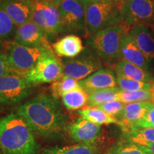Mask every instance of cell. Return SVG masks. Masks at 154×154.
Masks as SVG:
<instances>
[{
    "mask_svg": "<svg viewBox=\"0 0 154 154\" xmlns=\"http://www.w3.org/2000/svg\"><path fill=\"white\" fill-rule=\"evenodd\" d=\"M17 113L34 133L47 139H61L67 130L66 116L59 100L53 96L38 94L21 106Z\"/></svg>",
    "mask_w": 154,
    "mask_h": 154,
    "instance_id": "1",
    "label": "cell"
},
{
    "mask_svg": "<svg viewBox=\"0 0 154 154\" xmlns=\"http://www.w3.org/2000/svg\"><path fill=\"white\" fill-rule=\"evenodd\" d=\"M39 146L29 125L17 113L0 119V149L3 154H37Z\"/></svg>",
    "mask_w": 154,
    "mask_h": 154,
    "instance_id": "2",
    "label": "cell"
},
{
    "mask_svg": "<svg viewBox=\"0 0 154 154\" xmlns=\"http://www.w3.org/2000/svg\"><path fill=\"white\" fill-rule=\"evenodd\" d=\"M121 23L119 4L113 0H101L86 7V38Z\"/></svg>",
    "mask_w": 154,
    "mask_h": 154,
    "instance_id": "3",
    "label": "cell"
},
{
    "mask_svg": "<svg viewBox=\"0 0 154 154\" xmlns=\"http://www.w3.org/2000/svg\"><path fill=\"white\" fill-rule=\"evenodd\" d=\"M5 51L13 72L22 76L27 74L42 57L54 52L51 47H26L14 41L6 42Z\"/></svg>",
    "mask_w": 154,
    "mask_h": 154,
    "instance_id": "4",
    "label": "cell"
},
{
    "mask_svg": "<svg viewBox=\"0 0 154 154\" xmlns=\"http://www.w3.org/2000/svg\"><path fill=\"white\" fill-rule=\"evenodd\" d=\"M125 33L120 25L112 26L90 36L87 44L101 60L113 61L120 59L121 40Z\"/></svg>",
    "mask_w": 154,
    "mask_h": 154,
    "instance_id": "5",
    "label": "cell"
},
{
    "mask_svg": "<svg viewBox=\"0 0 154 154\" xmlns=\"http://www.w3.org/2000/svg\"><path fill=\"white\" fill-rule=\"evenodd\" d=\"M119 11L126 33L138 26H154V0H126L119 4Z\"/></svg>",
    "mask_w": 154,
    "mask_h": 154,
    "instance_id": "6",
    "label": "cell"
},
{
    "mask_svg": "<svg viewBox=\"0 0 154 154\" xmlns=\"http://www.w3.org/2000/svg\"><path fill=\"white\" fill-rule=\"evenodd\" d=\"M32 21L43 31L48 41H54L59 34H62L61 17L58 7L37 0H32Z\"/></svg>",
    "mask_w": 154,
    "mask_h": 154,
    "instance_id": "7",
    "label": "cell"
},
{
    "mask_svg": "<svg viewBox=\"0 0 154 154\" xmlns=\"http://www.w3.org/2000/svg\"><path fill=\"white\" fill-rule=\"evenodd\" d=\"M58 9L62 34H79L86 37L85 5L80 0H63Z\"/></svg>",
    "mask_w": 154,
    "mask_h": 154,
    "instance_id": "8",
    "label": "cell"
},
{
    "mask_svg": "<svg viewBox=\"0 0 154 154\" xmlns=\"http://www.w3.org/2000/svg\"><path fill=\"white\" fill-rule=\"evenodd\" d=\"M63 75L76 80H83L101 69V59L91 49H84L77 57L62 61Z\"/></svg>",
    "mask_w": 154,
    "mask_h": 154,
    "instance_id": "9",
    "label": "cell"
},
{
    "mask_svg": "<svg viewBox=\"0 0 154 154\" xmlns=\"http://www.w3.org/2000/svg\"><path fill=\"white\" fill-rule=\"evenodd\" d=\"M63 75L62 61L53 52L42 57L24 77L32 84H38L53 83Z\"/></svg>",
    "mask_w": 154,
    "mask_h": 154,
    "instance_id": "10",
    "label": "cell"
},
{
    "mask_svg": "<svg viewBox=\"0 0 154 154\" xmlns=\"http://www.w3.org/2000/svg\"><path fill=\"white\" fill-rule=\"evenodd\" d=\"M32 84L24 76L6 75L0 76V104L14 105L29 95Z\"/></svg>",
    "mask_w": 154,
    "mask_h": 154,
    "instance_id": "11",
    "label": "cell"
},
{
    "mask_svg": "<svg viewBox=\"0 0 154 154\" xmlns=\"http://www.w3.org/2000/svg\"><path fill=\"white\" fill-rule=\"evenodd\" d=\"M69 136L79 143H94L100 138L102 129L100 125L81 117L67 126Z\"/></svg>",
    "mask_w": 154,
    "mask_h": 154,
    "instance_id": "12",
    "label": "cell"
},
{
    "mask_svg": "<svg viewBox=\"0 0 154 154\" xmlns=\"http://www.w3.org/2000/svg\"><path fill=\"white\" fill-rule=\"evenodd\" d=\"M153 106L154 103L151 101L125 104L124 110L117 117L119 125L124 134L131 131L134 125L143 119Z\"/></svg>",
    "mask_w": 154,
    "mask_h": 154,
    "instance_id": "13",
    "label": "cell"
},
{
    "mask_svg": "<svg viewBox=\"0 0 154 154\" xmlns=\"http://www.w3.org/2000/svg\"><path fill=\"white\" fill-rule=\"evenodd\" d=\"M14 42L26 47H50L43 31L32 21L18 26Z\"/></svg>",
    "mask_w": 154,
    "mask_h": 154,
    "instance_id": "14",
    "label": "cell"
},
{
    "mask_svg": "<svg viewBox=\"0 0 154 154\" xmlns=\"http://www.w3.org/2000/svg\"><path fill=\"white\" fill-rule=\"evenodd\" d=\"M0 6L17 26L32 21V0H0Z\"/></svg>",
    "mask_w": 154,
    "mask_h": 154,
    "instance_id": "15",
    "label": "cell"
},
{
    "mask_svg": "<svg viewBox=\"0 0 154 154\" xmlns=\"http://www.w3.org/2000/svg\"><path fill=\"white\" fill-rule=\"evenodd\" d=\"M79 84L81 87L87 94L96 90L116 87L118 86L114 72L110 69L105 68L100 69L87 78L79 81Z\"/></svg>",
    "mask_w": 154,
    "mask_h": 154,
    "instance_id": "16",
    "label": "cell"
},
{
    "mask_svg": "<svg viewBox=\"0 0 154 154\" xmlns=\"http://www.w3.org/2000/svg\"><path fill=\"white\" fill-rule=\"evenodd\" d=\"M120 60L131 63L146 70L149 69L150 62L146 59L128 33H125L121 40Z\"/></svg>",
    "mask_w": 154,
    "mask_h": 154,
    "instance_id": "17",
    "label": "cell"
},
{
    "mask_svg": "<svg viewBox=\"0 0 154 154\" xmlns=\"http://www.w3.org/2000/svg\"><path fill=\"white\" fill-rule=\"evenodd\" d=\"M133 41L149 62L154 59V37L149 26H138L128 32Z\"/></svg>",
    "mask_w": 154,
    "mask_h": 154,
    "instance_id": "18",
    "label": "cell"
},
{
    "mask_svg": "<svg viewBox=\"0 0 154 154\" xmlns=\"http://www.w3.org/2000/svg\"><path fill=\"white\" fill-rule=\"evenodd\" d=\"M54 54L61 57L72 59L84 50L82 40L76 34H68L59 39L52 45Z\"/></svg>",
    "mask_w": 154,
    "mask_h": 154,
    "instance_id": "19",
    "label": "cell"
},
{
    "mask_svg": "<svg viewBox=\"0 0 154 154\" xmlns=\"http://www.w3.org/2000/svg\"><path fill=\"white\" fill-rule=\"evenodd\" d=\"M116 76L138 82L151 83L154 81V76L149 72L132 63L120 60L114 65Z\"/></svg>",
    "mask_w": 154,
    "mask_h": 154,
    "instance_id": "20",
    "label": "cell"
},
{
    "mask_svg": "<svg viewBox=\"0 0 154 154\" xmlns=\"http://www.w3.org/2000/svg\"><path fill=\"white\" fill-rule=\"evenodd\" d=\"M99 148L96 143H77L65 146L45 148L41 154H99Z\"/></svg>",
    "mask_w": 154,
    "mask_h": 154,
    "instance_id": "21",
    "label": "cell"
},
{
    "mask_svg": "<svg viewBox=\"0 0 154 154\" xmlns=\"http://www.w3.org/2000/svg\"><path fill=\"white\" fill-rule=\"evenodd\" d=\"M61 98L64 106L70 111L78 110L88 105V95L82 87L63 94Z\"/></svg>",
    "mask_w": 154,
    "mask_h": 154,
    "instance_id": "22",
    "label": "cell"
},
{
    "mask_svg": "<svg viewBox=\"0 0 154 154\" xmlns=\"http://www.w3.org/2000/svg\"><path fill=\"white\" fill-rule=\"evenodd\" d=\"M120 91V88L116 86L89 92L88 93V106L89 108L96 107L107 102L118 100Z\"/></svg>",
    "mask_w": 154,
    "mask_h": 154,
    "instance_id": "23",
    "label": "cell"
},
{
    "mask_svg": "<svg viewBox=\"0 0 154 154\" xmlns=\"http://www.w3.org/2000/svg\"><path fill=\"white\" fill-rule=\"evenodd\" d=\"M78 113L82 118L91 121L92 123L98 124H119V120L114 116L109 115L101 109L96 107H91L79 110Z\"/></svg>",
    "mask_w": 154,
    "mask_h": 154,
    "instance_id": "24",
    "label": "cell"
},
{
    "mask_svg": "<svg viewBox=\"0 0 154 154\" xmlns=\"http://www.w3.org/2000/svg\"><path fill=\"white\" fill-rule=\"evenodd\" d=\"M79 87H81L79 81L63 75L59 79L52 83L50 86V90L51 96L58 99L61 97L63 94Z\"/></svg>",
    "mask_w": 154,
    "mask_h": 154,
    "instance_id": "25",
    "label": "cell"
},
{
    "mask_svg": "<svg viewBox=\"0 0 154 154\" xmlns=\"http://www.w3.org/2000/svg\"><path fill=\"white\" fill-rule=\"evenodd\" d=\"M124 140L137 145L145 146L154 143V128H137L124 134Z\"/></svg>",
    "mask_w": 154,
    "mask_h": 154,
    "instance_id": "26",
    "label": "cell"
},
{
    "mask_svg": "<svg viewBox=\"0 0 154 154\" xmlns=\"http://www.w3.org/2000/svg\"><path fill=\"white\" fill-rule=\"evenodd\" d=\"M18 26L0 6V38L5 42H14Z\"/></svg>",
    "mask_w": 154,
    "mask_h": 154,
    "instance_id": "27",
    "label": "cell"
},
{
    "mask_svg": "<svg viewBox=\"0 0 154 154\" xmlns=\"http://www.w3.org/2000/svg\"><path fill=\"white\" fill-rule=\"evenodd\" d=\"M118 87L124 91H152L153 85L151 83L138 82L131 79L116 76Z\"/></svg>",
    "mask_w": 154,
    "mask_h": 154,
    "instance_id": "28",
    "label": "cell"
},
{
    "mask_svg": "<svg viewBox=\"0 0 154 154\" xmlns=\"http://www.w3.org/2000/svg\"><path fill=\"white\" fill-rule=\"evenodd\" d=\"M153 97L152 91H120L118 100L127 104L131 103L151 101Z\"/></svg>",
    "mask_w": 154,
    "mask_h": 154,
    "instance_id": "29",
    "label": "cell"
},
{
    "mask_svg": "<svg viewBox=\"0 0 154 154\" xmlns=\"http://www.w3.org/2000/svg\"><path fill=\"white\" fill-rule=\"evenodd\" d=\"M106 154H146L139 145L123 140L118 142Z\"/></svg>",
    "mask_w": 154,
    "mask_h": 154,
    "instance_id": "30",
    "label": "cell"
},
{
    "mask_svg": "<svg viewBox=\"0 0 154 154\" xmlns=\"http://www.w3.org/2000/svg\"><path fill=\"white\" fill-rule=\"evenodd\" d=\"M124 106L125 103H122L119 100H115V101H111L98 106L96 108L103 111L109 115L117 118L124 110Z\"/></svg>",
    "mask_w": 154,
    "mask_h": 154,
    "instance_id": "31",
    "label": "cell"
},
{
    "mask_svg": "<svg viewBox=\"0 0 154 154\" xmlns=\"http://www.w3.org/2000/svg\"><path fill=\"white\" fill-rule=\"evenodd\" d=\"M154 128V106L151 108V110L147 113V114L146 115V116L143 119H142L141 120L134 125L133 130L137 129V128Z\"/></svg>",
    "mask_w": 154,
    "mask_h": 154,
    "instance_id": "32",
    "label": "cell"
},
{
    "mask_svg": "<svg viewBox=\"0 0 154 154\" xmlns=\"http://www.w3.org/2000/svg\"><path fill=\"white\" fill-rule=\"evenodd\" d=\"M6 75H17L9 65L8 57L5 51L0 53V76Z\"/></svg>",
    "mask_w": 154,
    "mask_h": 154,
    "instance_id": "33",
    "label": "cell"
},
{
    "mask_svg": "<svg viewBox=\"0 0 154 154\" xmlns=\"http://www.w3.org/2000/svg\"><path fill=\"white\" fill-rule=\"evenodd\" d=\"M141 149L145 152L146 154H154V143H149L147 145H139Z\"/></svg>",
    "mask_w": 154,
    "mask_h": 154,
    "instance_id": "34",
    "label": "cell"
},
{
    "mask_svg": "<svg viewBox=\"0 0 154 154\" xmlns=\"http://www.w3.org/2000/svg\"><path fill=\"white\" fill-rule=\"evenodd\" d=\"M37 1L42 2H45L48 4H51L55 7H59L60 4L62 2L63 0H37Z\"/></svg>",
    "mask_w": 154,
    "mask_h": 154,
    "instance_id": "35",
    "label": "cell"
},
{
    "mask_svg": "<svg viewBox=\"0 0 154 154\" xmlns=\"http://www.w3.org/2000/svg\"><path fill=\"white\" fill-rule=\"evenodd\" d=\"M85 5V7L88 5H91V4L95 3V2H98L101 1V0H80Z\"/></svg>",
    "mask_w": 154,
    "mask_h": 154,
    "instance_id": "36",
    "label": "cell"
},
{
    "mask_svg": "<svg viewBox=\"0 0 154 154\" xmlns=\"http://www.w3.org/2000/svg\"><path fill=\"white\" fill-rule=\"evenodd\" d=\"M5 44L6 42L4 41L2 38H0V53L2 52V51H4V50H5Z\"/></svg>",
    "mask_w": 154,
    "mask_h": 154,
    "instance_id": "37",
    "label": "cell"
},
{
    "mask_svg": "<svg viewBox=\"0 0 154 154\" xmlns=\"http://www.w3.org/2000/svg\"><path fill=\"white\" fill-rule=\"evenodd\" d=\"M152 85H153V89H152V93H153V97H152L151 102L154 103V81L152 82Z\"/></svg>",
    "mask_w": 154,
    "mask_h": 154,
    "instance_id": "38",
    "label": "cell"
},
{
    "mask_svg": "<svg viewBox=\"0 0 154 154\" xmlns=\"http://www.w3.org/2000/svg\"><path fill=\"white\" fill-rule=\"evenodd\" d=\"M125 1H126V0H116L117 3H119V4H121V3L124 2H125Z\"/></svg>",
    "mask_w": 154,
    "mask_h": 154,
    "instance_id": "39",
    "label": "cell"
},
{
    "mask_svg": "<svg viewBox=\"0 0 154 154\" xmlns=\"http://www.w3.org/2000/svg\"><path fill=\"white\" fill-rule=\"evenodd\" d=\"M153 21H154V12H153Z\"/></svg>",
    "mask_w": 154,
    "mask_h": 154,
    "instance_id": "40",
    "label": "cell"
},
{
    "mask_svg": "<svg viewBox=\"0 0 154 154\" xmlns=\"http://www.w3.org/2000/svg\"><path fill=\"white\" fill-rule=\"evenodd\" d=\"M113 1H115V2H116V0H113Z\"/></svg>",
    "mask_w": 154,
    "mask_h": 154,
    "instance_id": "41",
    "label": "cell"
},
{
    "mask_svg": "<svg viewBox=\"0 0 154 154\" xmlns=\"http://www.w3.org/2000/svg\"><path fill=\"white\" fill-rule=\"evenodd\" d=\"M0 112H1V109H0Z\"/></svg>",
    "mask_w": 154,
    "mask_h": 154,
    "instance_id": "42",
    "label": "cell"
}]
</instances>
